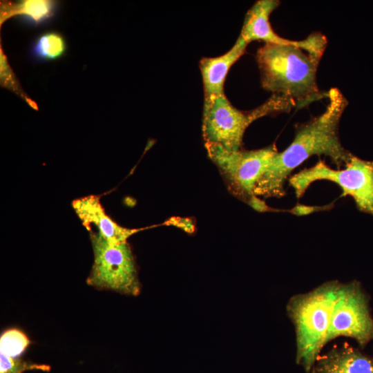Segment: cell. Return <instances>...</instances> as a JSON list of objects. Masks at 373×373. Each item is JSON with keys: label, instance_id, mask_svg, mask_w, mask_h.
Masks as SVG:
<instances>
[{"label": "cell", "instance_id": "cell-15", "mask_svg": "<svg viewBox=\"0 0 373 373\" xmlns=\"http://www.w3.org/2000/svg\"><path fill=\"white\" fill-rule=\"evenodd\" d=\"M30 344V341L22 331L10 329L0 338V353L12 358H18Z\"/></svg>", "mask_w": 373, "mask_h": 373}, {"label": "cell", "instance_id": "cell-11", "mask_svg": "<svg viewBox=\"0 0 373 373\" xmlns=\"http://www.w3.org/2000/svg\"><path fill=\"white\" fill-rule=\"evenodd\" d=\"M248 44L239 35L234 45L222 55L203 57L199 63L201 72L204 100L224 94V85L227 73L245 52Z\"/></svg>", "mask_w": 373, "mask_h": 373}, {"label": "cell", "instance_id": "cell-9", "mask_svg": "<svg viewBox=\"0 0 373 373\" xmlns=\"http://www.w3.org/2000/svg\"><path fill=\"white\" fill-rule=\"evenodd\" d=\"M72 207L88 231L91 225L95 226L97 232L111 243L127 242L129 237L144 229H129L118 224L106 213L97 195H90L75 199Z\"/></svg>", "mask_w": 373, "mask_h": 373}, {"label": "cell", "instance_id": "cell-5", "mask_svg": "<svg viewBox=\"0 0 373 373\" xmlns=\"http://www.w3.org/2000/svg\"><path fill=\"white\" fill-rule=\"evenodd\" d=\"M209 157L218 167L230 191L260 211H269L254 194L255 186L278 153L275 144L267 147L229 152L213 145H204Z\"/></svg>", "mask_w": 373, "mask_h": 373}, {"label": "cell", "instance_id": "cell-3", "mask_svg": "<svg viewBox=\"0 0 373 373\" xmlns=\"http://www.w3.org/2000/svg\"><path fill=\"white\" fill-rule=\"evenodd\" d=\"M341 283L327 281L313 290L297 294L287 305L296 333V361L311 373L325 345L334 306Z\"/></svg>", "mask_w": 373, "mask_h": 373}, {"label": "cell", "instance_id": "cell-6", "mask_svg": "<svg viewBox=\"0 0 373 373\" xmlns=\"http://www.w3.org/2000/svg\"><path fill=\"white\" fill-rule=\"evenodd\" d=\"M344 166V169H334L319 160L314 166L291 175L289 183L300 198L313 182H333L342 189L341 196H351L359 210L373 216V162L352 154Z\"/></svg>", "mask_w": 373, "mask_h": 373}, {"label": "cell", "instance_id": "cell-4", "mask_svg": "<svg viewBox=\"0 0 373 373\" xmlns=\"http://www.w3.org/2000/svg\"><path fill=\"white\" fill-rule=\"evenodd\" d=\"M294 102L273 94L265 102L249 111L234 107L225 94L204 100L202 136L204 145L217 146L229 151L241 149L244 133L255 120L266 115L289 112Z\"/></svg>", "mask_w": 373, "mask_h": 373}, {"label": "cell", "instance_id": "cell-10", "mask_svg": "<svg viewBox=\"0 0 373 373\" xmlns=\"http://www.w3.org/2000/svg\"><path fill=\"white\" fill-rule=\"evenodd\" d=\"M280 4L277 0H259L247 11L240 36L249 44L250 42L262 40L265 44L280 45H298L305 49L310 46L308 39L295 41L282 37L276 34L269 22L272 12Z\"/></svg>", "mask_w": 373, "mask_h": 373}, {"label": "cell", "instance_id": "cell-13", "mask_svg": "<svg viewBox=\"0 0 373 373\" xmlns=\"http://www.w3.org/2000/svg\"><path fill=\"white\" fill-rule=\"evenodd\" d=\"M57 6V1L51 0H23L18 3H3L1 6V24L12 17L19 16L24 23L37 26L54 17Z\"/></svg>", "mask_w": 373, "mask_h": 373}, {"label": "cell", "instance_id": "cell-7", "mask_svg": "<svg viewBox=\"0 0 373 373\" xmlns=\"http://www.w3.org/2000/svg\"><path fill=\"white\" fill-rule=\"evenodd\" d=\"M90 240L94 262L87 284L99 290L137 296L141 285L130 245L111 243L98 232L90 233Z\"/></svg>", "mask_w": 373, "mask_h": 373}, {"label": "cell", "instance_id": "cell-8", "mask_svg": "<svg viewBox=\"0 0 373 373\" xmlns=\"http://www.w3.org/2000/svg\"><path fill=\"white\" fill-rule=\"evenodd\" d=\"M342 336L354 338L361 346L373 339L367 300L356 281L340 285L325 345Z\"/></svg>", "mask_w": 373, "mask_h": 373}, {"label": "cell", "instance_id": "cell-14", "mask_svg": "<svg viewBox=\"0 0 373 373\" xmlns=\"http://www.w3.org/2000/svg\"><path fill=\"white\" fill-rule=\"evenodd\" d=\"M64 37L55 31L39 35L32 44L31 55L37 61H47L62 57L66 51Z\"/></svg>", "mask_w": 373, "mask_h": 373}, {"label": "cell", "instance_id": "cell-12", "mask_svg": "<svg viewBox=\"0 0 373 373\" xmlns=\"http://www.w3.org/2000/svg\"><path fill=\"white\" fill-rule=\"evenodd\" d=\"M311 373H373V361L347 343L318 356Z\"/></svg>", "mask_w": 373, "mask_h": 373}, {"label": "cell", "instance_id": "cell-2", "mask_svg": "<svg viewBox=\"0 0 373 373\" xmlns=\"http://www.w3.org/2000/svg\"><path fill=\"white\" fill-rule=\"evenodd\" d=\"M262 88L303 108L327 97L320 91L316 72L321 59L298 45L265 44L256 52Z\"/></svg>", "mask_w": 373, "mask_h": 373}, {"label": "cell", "instance_id": "cell-1", "mask_svg": "<svg viewBox=\"0 0 373 373\" xmlns=\"http://www.w3.org/2000/svg\"><path fill=\"white\" fill-rule=\"evenodd\" d=\"M326 98L328 103L324 112L298 126L291 143L275 155L255 186L256 196L283 197L288 176L313 155L329 157L338 169L345 164L352 153L340 141L338 126L348 102L336 88L329 89Z\"/></svg>", "mask_w": 373, "mask_h": 373}, {"label": "cell", "instance_id": "cell-17", "mask_svg": "<svg viewBox=\"0 0 373 373\" xmlns=\"http://www.w3.org/2000/svg\"><path fill=\"white\" fill-rule=\"evenodd\" d=\"M6 57L1 52V79L3 82L4 86H7L8 88H12L15 92L18 93L22 97H24L23 92L20 90L19 86L16 84L15 80V75L12 70L9 68V65L7 63Z\"/></svg>", "mask_w": 373, "mask_h": 373}, {"label": "cell", "instance_id": "cell-16", "mask_svg": "<svg viewBox=\"0 0 373 373\" xmlns=\"http://www.w3.org/2000/svg\"><path fill=\"white\" fill-rule=\"evenodd\" d=\"M50 366L45 364L27 363L18 358L0 354V373H23L27 370L49 371Z\"/></svg>", "mask_w": 373, "mask_h": 373}]
</instances>
